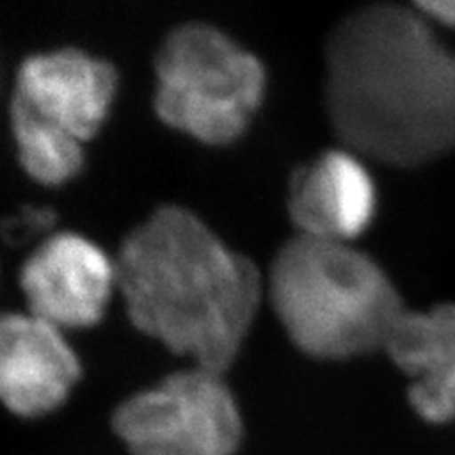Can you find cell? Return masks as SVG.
<instances>
[{"mask_svg": "<svg viewBox=\"0 0 455 455\" xmlns=\"http://www.w3.org/2000/svg\"><path fill=\"white\" fill-rule=\"evenodd\" d=\"M376 187L363 158L346 148L321 154L289 184V217L298 235L357 239L376 215Z\"/></svg>", "mask_w": 455, "mask_h": 455, "instance_id": "cell-9", "label": "cell"}, {"mask_svg": "<svg viewBox=\"0 0 455 455\" xmlns=\"http://www.w3.org/2000/svg\"><path fill=\"white\" fill-rule=\"evenodd\" d=\"M410 404L419 418L429 423L455 419V364L440 372L411 381L408 389Z\"/></svg>", "mask_w": 455, "mask_h": 455, "instance_id": "cell-12", "label": "cell"}, {"mask_svg": "<svg viewBox=\"0 0 455 455\" xmlns=\"http://www.w3.org/2000/svg\"><path fill=\"white\" fill-rule=\"evenodd\" d=\"M27 311L57 329H90L118 291L116 260L75 232L46 237L21 267Z\"/></svg>", "mask_w": 455, "mask_h": 455, "instance_id": "cell-6", "label": "cell"}, {"mask_svg": "<svg viewBox=\"0 0 455 455\" xmlns=\"http://www.w3.org/2000/svg\"><path fill=\"white\" fill-rule=\"evenodd\" d=\"M264 284L289 339L321 361L383 351L406 309L381 266L344 241L296 234L274 256Z\"/></svg>", "mask_w": 455, "mask_h": 455, "instance_id": "cell-3", "label": "cell"}, {"mask_svg": "<svg viewBox=\"0 0 455 455\" xmlns=\"http://www.w3.org/2000/svg\"><path fill=\"white\" fill-rule=\"evenodd\" d=\"M393 364L414 381L455 364V304L398 317L383 347Z\"/></svg>", "mask_w": 455, "mask_h": 455, "instance_id": "cell-10", "label": "cell"}, {"mask_svg": "<svg viewBox=\"0 0 455 455\" xmlns=\"http://www.w3.org/2000/svg\"><path fill=\"white\" fill-rule=\"evenodd\" d=\"M154 108L182 135L228 147L247 133L267 88L262 61L209 23H184L156 53Z\"/></svg>", "mask_w": 455, "mask_h": 455, "instance_id": "cell-4", "label": "cell"}, {"mask_svg": "<svg viewBox=\"0 0 455 455\" xmlns=\"http://www.w3.org/2000/svg\"><path fill=\"white\" fill-rule=\"evenodd\" d=\"M416 8L433 23L455 28V0H429V3H418Z\"/></svg>", "mask_w": 455, "mask_h": 455, "instance_id": "cell-13", "label": "cell"}, {"mask_svg": "<svg viewBox=\"0 0 455 455\" xmlns=\"http://www.w3.org/2000/svg\"><path fill=\"white\" fill-rule=\"evenodd\" d=\"M114 260L137 331L211 372L235 363L266 298L264 277L196 212L156 209Z\"/></svg>", "mask_w": 455, "mask_h": 455, "instance_id": "cell-2", "label": "cell"}, {"mask_svg": "<svg viewBox=\"0 0 455 455\" xmlns=\"http://www.w3.org/2000/svg\"><path fill=\"white\" fill-rule=\"evenodd\" d=\"M118 73L108 61L61 48L27 57L18 70L13 99L38 118L80 139L92 140L112 110Z\"/></svg>", "mask_w": 455, "mask_h": 455, "instance_id": "cell-7", "label": "cell"}, {"mask_svg": "<svg viewBox=\"0 0 455 455\" xmlns=\"http://www.w3.org/2000/svg\"><path fill=\"white\" fill-rule=\"evenodd\" d=\"M82 376L63 331L33 313H0V404L20 418L48 416Z\"/></svg>", "mask_w": 455, "mask_h": 455, "instance_id": "cell-8", "label": "cell"}, {"mask_svg": "<svg viewBox=\"0 0 455 455\" xmlns=\"http://www.w3.org/2000/svg\"><path fill=\"white\" fill-rule=\"evenodd\" d=\"M224 374L190 366L116 408L112 429L132 455H235L243 418Z\"/></svg>", "mask_w": 455, "mask_h": 455, "instance_id": "cell-5", "label": "cell"}, {"mask_svg": "<svg viewBox=\"0 0 455 455\" xmlns=\"http://www.w3.org/2000/svg\"><path fill=\"white\" fill-rule=\"evenodd\" d=\"M10 125L18 160L33 180L61 187L82 171L85 142L38 118L16 99L10 105Z\"/></svg>", "mask_w": 455, "mask_h": 455, "instance_id": "cell-11", "label": "cell"}, {"mask_svg": "<svg viewBox=\"0 0 455 455\" xmlns=\"http://www.w3.org/2000/svg\"><path fill=\"white\" fill-rule=\"evenodd\" d=\"M324 108L341 148L414 169L455 152V53L414 6L370 4L324 44Z\"/></svg>", "mask_w": 455, "mask_h": 455, "instance_id": "cell-1", "label": "cell"}]
</instances>
